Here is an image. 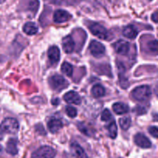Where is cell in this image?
I'll list each match as a JSON object with an SVG mask.
<instances>
[{"label":"cell","instance_id":"obj_1","mask_svg":"<svg viewBox=\"0 0 158 158\" xmlns=\"http://www.w3.org/2000/svg\"><path fill=\"white\" fill-rule=\"evenodd\" d=\"M132 96L136 100L140 102L148 101L151 97V89L149 86H137L133 89Z\"/></svg>","mask_w":158,"mask_h":158},{"label":"cell","instance_id":"obj_2","mask_svg":"<svg viewBox=\"0 0 158 158\" xmlns=\"http://www.w3.org/2000/svg\"><path fill=\"white\" fill-rule=\"evenodd\" d=\"M89 30H90V32H92L94 35L98 37L99 39H101V40H108L111 39L110 33L108 32L107 29H106L104 26L100 25V23H91L89 26Z\"/></svg>","mask_w":158,"mask_h":158},{"label":"cell","instance_id":"obj_3","mask_svg":"<svg viewBox=\"0 0 158 158\" xmlns=\"http://www.w3.org/2000/svg\"><path fill=\"white\" fill-rule=\"evenodd\" d=\"M19 127V125L15 119L8 117L2 122L1 125H0V130L6 134H15L18 131Z\"/></svg>","mask_w":158,"mask_h":158},{"label":"cell","instance_id":"obj_4","mask_svg":"<svg viewBox=\"0 0 158 158\" xmlns=\"http://www.w3.org/2000/svg\"><path fill=\"white\" fill-rule=\"evenodd\" d=\"M49 86L56 91H62L69 86V83L62 76L56 74L52 76L49 80Z\"/></svg>","mask_w":158,"mask_h":158},{"label":"cell","instance_id":"obj_5","mask_svg":"<svg viewBox=\"0 0 158 158\" xmlns=\"http://www.w3.org/2000/svg\"><path fill=\"white\" fill-rule=\"evenodd\" d=\"M56 151L49 146H43L32 153V158H54Z\"/></svg>","mask_w":158,"mask_h":158},{"label":"cell","instance_id":"obj_6","mask_svg":"<svg viewBox=\"0 0 158 158\" xmlns=\"http://www.w3.org/2000/svg\"><path fill=\"white\" fill-rule=\"evenodd\" d=\"M89 49L90 51V53L97 58L103 56L106 51L105 46L101 43L96 41V40H93L91 42L89 46Z\"/></svg>","mask_w":158,"mask_h":158},{"label":"cell","instance_id":"obj_7","mask_svg":"<svg viewBox=\"0 0 158 158\" xmlns=\"http://www.w3.org/2000/svg\"><path fill=\"white\" fill-rule=\"evenodd\" d=\"M72 19V15L67 11L63 9H58L53 14V21L56 23H63Z\"/></svg>","mask_w":158,"mask_h":158},{"label":"cell","instance_id":"obj_8","mask_svg":"<svg viewBox=\"0 0 158 158\" xmlns=\"http://www.w3.org/2000/svg\"><path fill=\"white\" fill-rule=\"evenodd\" d=\"M134 142L137 146L141 148H150L151 147V140L140 133L136 134L134 137Z\"/></svg>","mask_w":158,"mask_h":158},{"label":"cell","instance_id":"obj_9","mask_svg":"<svg viewBox=\"0 0 158 158\" xmlns=\"http://www.w3.org/2000/svg\"><path fill=\"white\" fill-rule=\"evenodd\" d=\"M71 154L73 158H88L84 150L77 143H73L70 145Z\"/></svg>","mask_w":158,"mask_h":158},{"label":"cell","instance_id":"obj_10","mask_svg":"<svg viewBox=\"0 0 158 158\" xmlns=\"http://www.w3.org/2000/svg\"><path fill=\"white\" fill-rule=\"evenodd\" d=\"M114 49L120 55H127L130 51V44L124 40H118L114 44Z\"/></svg>","mask_w":158,"mask_h":158},{"label":"cell","instance_id":"obj_11","mask_svg":"<svg viewBox=\"0 0 158 158\" xmlns=\"http://www.w3.org/2000/svg\"><path fill=\"white\" fill-rule=\"evenodd\" d=\"M63 99L65 101L68 103H73L75 105H79L81 103V97H80L77 93L74 92V91H69V92L66 93L64 96H63Z\"/></svg>","mask_w":158,"mask_h":158},{"label":"cell","instance_id":"obj_12","mask_svg":"<svg viewBox=\"0 0 158 158\" xmlns=\"http://www.w3.org/2000/svg\"><path fill=\"white\" fill-rule=\"evenodd\" d=\"M63 48L65 52L69 54L73 52L75 48V42L71 35H67L63 40Z\"/></svg>","mask_w":158,"mask_h":158},{"label":"cell","instance_id":"obj_13","mask_svg":"<svg viewBox=\"0 0 158 158\" xmlns=\"http://www.w3.org/2000/svg\"><path fill=\"white\" fill-rule=\"evenodd\" d=\"M47 55L48 57H49V60H50L52 63H58V61L60 60V49H59V48L57 47L56 46H51V47L48 49Z\"/></svg>","mask_w":158,"mask_h":158},{"label":"cell","instance_id":"obj_14","mask_svg":"<svg viewBox=\"0 0 158 158\" xmlns=\"http://www.w3.org/2000/svg\"><path fill=\"white\" fill-rule=\"evenodd\" d=\"M48 129L50 131L52 134H56L58 132L62 127H63V123L60 120L56 118L51 119L49 122H48Z\"/></svg>","mask_w":158,"mask_h":158},{"label":"cell","instance_id":"obj_15","mask_svg":"<svg viewBox=\"0 0 158 158\" xmlns=\"http://www.w3.org/2000/svg\"><path fill=\"white\" fill-rule=\"evenodd\" d=\"M137 34H138V30L133 25H130V26H126L123 29V35L125 37H127V38L131 39V40L135 39L137 37Z\"/></svg>","mask_w":158,"mask_h":158},{"label":"cell","instance_id":"obj_16","mask_svg":"<svg viewBox=\"0 0 158 158\" xmlns=\"http://www.w3.org/2000/svg\"><path fill=\"white\" fill-rule=\"evenodd\" d=\"M17 140L12 138L9 140L6 145V151L11 155H16L18 154V148H17Z\"/></svg>","mask_w":158,"mask_h":158},{"label":"cell","instance_id":"obj_17","mask_svg":"<svg viewBox=\"0 0 158 158\" xmlns=\"http://www.w3.org/2000/svg\"><path fill=\"white\" fill-rule=\"evenodd\" d=\"M113 110L115 114L122 115L127 114L129 111V106L123 103H116L113 105Z\"/></svg>","mask_w":158,"mask_h":158},{"label":"cell","instance_id":"obj_18","mask_svg":"<svg viewBox=\"0 0 158 158\" xmlns=\"http://www.w3.org/2000/svg\"><path fill=\"white\" fill-rule=\"evenodd\" d=\"M23 32L29 35H35L38 32V27L34 23L29 22L23 26Z\"/></svg>","mask_w":158,"mask_h":158},{"label":"cell","instance_id":"obj_19","mask_svg":"<svg viewBox=\"0 0 158 158\" xmlns=\"http://www.w3.org/2000/svg\"><path fill=\"white\" fill-rule=\"evenodd\" d=\"M91 93H92V95L94 97L100 98V97H103L105 95L106 90H105V88L103 86L100 84H97L93 86L92 89H91Z\"/></svg>","mask_w":158,"mask_h":158},{"label":"cell","instance_id":"obj_20","mask_svg":"<svg viewBox=\"0 0 158 158\" xmlns=\"http://www.w3.org/2000/svg\"><path fill=\"white\" fill-rule=\"evenodd\" d=\"M107 131L109 136L112 139H115L117 136V127L115 122H111L107 126Z\"/></svg>","mask_w":158,"mask_h":158},{"label":"cell","instance_id":"obj_21","mask_svg":"<svg viewBox=\"0 0 158 158\" xmlns=\"http://www.w3.org/2000/svg\"><path fill=\"white\" fill-rule=\"evenodd\" d=\"M61 71L68 77H71L73 75V66L70 63L64 62L61 66Z\"/></svg>","mask_w":158,"mask_h":158},{"label":"cell","instance_id":"obj_22","mask_svg":"<svg viewBox=\"0 0 158 158\" xmlns=\"http://www.w3.org/2000/svg\"><path fill=\"white\" fill-rule=\"evenodd\" d=\"M119 123H120V126L121 127V128L124 131H127L130 128L131 125V119L129 117H122L119 120Z\"/></svg>","mask_w":158,"mask_h":158},{"label":"cell","instance_id":"obj_23","mask_svg":"<svg viewBox=\"0 0 158 158\" xmlns=\"http://www.w3.org/2000/svg\"><path fill=\"white\" fill-rule=\"evenodd\" d=\"M77 127H78L79 130L81 131L83 134H84L86 136H91L92 135V132H91V130L87 126L84 124L83 123H79L77 124Z\"/></svg>","mask_w":158,"mask_h":158},{"label":"cell","instance_id":"obj_24","mask_svg":"<svg viewBox=\"0 0 158 158\" xmlns=\"http://www.w3.org/2000/svg\"><path fill=\"white\" fill-rule=\"evenodd\" d=\"M66 113L68 115V117H71V118H74V117H77V110L76 108L73 107V106H68L66 107Z\"/></svg>","mask_w":158,"mask_h":158},{"label":"cell","instance_id":"obj_25","mask_svg":"<svg viewBox=\"0 0 158 158\" xmlns=\"http://www.w3.org/2000/svg\"><path fill=\"white\" fill-rule=\"evenodd\" d=\"M110 119H112V114H111L110 111L108 109H105L102 112L101 120H103V121H109Z\"/></svg>","mask_w":158,"mask_h":158},{"label":"cell","instance_id":"obj_26","mask_svg":"<svg viewBox=\"0 0 158 158\" xmlns=\"http://www.w3.org/2000/svg\"><path fill=\"white\" fill-rule=\"evenodd\" d=\"M148 48H149L150 50L151 51L154 53L157 54V40H151L148 43Z\"/></svg>","mask_w":158,"mask_h":158},{"label":"cell","instance_id":"obj_27","mask_svg":"<svg viewBox=\"0 0 158 158\" xmlns=\"http://www.w3.org/2000/svg\"><path fill=\"white\" fill-rule=\"evenodd\" d=\"M39 6H40V2H39L38 0H30L29 5V8L30 10H32V12L35 13L36 11L38 10Z\"/></svg>","mask_w":158,"mask_h":158},{"label":"cell","instance_id":"obj_28","mask_svg":"<svg viewBox=\"0 0 158 158\" xmlns=\"http://www.w3.org/2000/svg\"><path fill=\"white\" fill-rule=\"evenodd\" d=\"M149 133L154 137V138H157L158 137V129L157 127L153 126L149 128Z\"/></svg>","mask_w":158,"mask_h":158},{"label":"cell","instance_id":"obj_29","mask_svg":"<svg viewBox=\"0 0 158 158\" xmlns=\"http://www.w3.org/2000/svg\"><path fill=\"white\" fill-rule=\"evenodd\" d=\"M136 112L138 115H142V114H144L147 113L146 109L144 107H142V106H137V108L135 109Z\"/></svg>","mask_w":158,"mask_h":158},{"label":"cell","instance_id":"obj_30","mask_svg":"<svg viewBox=\"0 0 158 158\" xmlns=\"http://www.w3.org/2000/svg\"><path fill=\"white\" fill-rule=\"evenodd\" d=\"M63 1H64L68 5H73V4H76V3L78 2L79 0H63Z\"/></svg>","mask_w":158,"mask_h":158},{"label":"cell","instance_id":"obj_31","mask_svg":"<svg viewBox=\"0 0 158 158\" xmlns=\"http://www.w3.org/2000/svg\"><path fill=\"white\" fill-rule=\"evenodd\" d=\"M152 19L154 23H157V12H155L154 14L152 15Z\"/></svg>","mask_w":158,"mask_h":158},{"label":"cell","instance_id":"obj_32","mask_svg":"<svg viewBox=\"0 0 158 158\" xmlns=\"http://www.w3.org/2000/svg\"><path fill=\"white\" fill-rule=\"evenodd\" d=\"M5 1H6V0H0V4H1V3H2V2H4Z\"/></svg>","mask_w":158,"mask_h":158},{"label":"cell","instance_id":"obj_33","mask_svg":"<svg viewBox=\"0 0 158 158\" xmlns=\"http://www.w3.org/2000/svg\"><path fill=\"white\" fill-rule=\"evenodd\" d=\"M150 1H151V0H150Z\"/></svg>","mask_w":158,"mask_h":158}]
</instances>
